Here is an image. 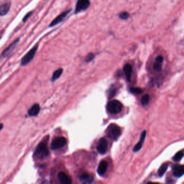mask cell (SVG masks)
<instances>
[{
	"label": "cell",
	"instance_id": "6da1fadb",
	"mask_svg": "<svg viewBox=\"0 0 184 184\" xmlns=\"http://www.w3.org/2000/svg\"><path fill=\"white\" fill-rule=\"evenodd\" d=\"M106 134L108 137L116 141L122 134V130L120 126L115 124H111L107 127Z\"/></svg>",
	"mask_w": 184,
	"mask_h": 184
},
{
	"label": "cell",
	"instance_id": "7a4b0ae2",
	"mask_svg": "<svg viewBox=\"0 0 184 184\" xmlns=\"http://www.w3.org/2000/svg\"><path fill=\"white\" fill-rule=\"evenodd\" d=\"M38 48V44H36L21 59V65L25 66L28 64L33 59L37 52Z\"/></svg>",
	"mask_w": 184,
	"mask_h": 184
},
{
	"label": "cell",
	"instance_id": "3957f363",
	"mask_svg": "<svg viewBox=\"0 0 184 184\" xmlns=\"http://www.w3.org/2000/svg\"><path fill=\"white\" fill-rule=\"evenodd\" d=\"M49 150L46 145L44 143H41L37 146L35 152V156L37 159H44L48 156Z\"/></svg>",
	"mask_w": 184,
	"mask_h": 184
},
{
	"label": "cell",
	"instance_id": "277c9868",
	"mask_svg": "<svg viewBox=\"0 0 184 184\" xmlns=\"http://www.w3.org/2000/svg\"><path fill=\"white\" fill-rule=\"evenodd\" d=\"M123 109V104L118 100H113L110 101L107 105L108 111L111 114H119Z\"/></svg>",
	"mask_w": 184,
	"mask_h": 184
},
{
	"label": "cell",
	"instance_id": "5b68a950",
	"mask_svg": "<svg viewBox=\"0 0 184 184\" xmlns=\"http://www.w3.org/2000/svg\"><path fill=\"white\" fill-rule=\"evenodd\" d=\"M67 143V139L63 137H58L52 141L51 148L53 150H58L64 147Z\"/></svg>",
	"mask_w": 184,
	"mask_h": 184
},
{
	"label": "cell",
	"instance_id": "8992f818",
	"mask_svg": "<svg viewBox=\"0 0 184 184\" xmlns=\"http://www.w3.org/2000/svg\"><path fill=\"white\" fill-rule=\"evenodd\" d=\"M90 5V0H77L75 7V13L77 14L79 12L86 10L88 9Z\"/></svg>",
	"mask_w": 184,
	"mask_h": 184
},
{
	"label": "cell",
	"instance_id": "52a82bcc",
	"mask_svg": "<svg viewBox=\"0 0 184 184\" xmlns=\"http://www.w3.org/2000/svg\"><path fill=\"white\" fill-rule=\"evenodd\" d=\"M71 12V9H69L66 10L64 12H62L61 14H59L56 17L55 19L52 20L51 22L50 23V24L49 25V27L50 28L54 27L56 25H58L60 23H61L65 19H66L67 16L70 14Z\"/></svg>",
	"mask_w": 184,
	"mask_h": 184
},
{
	"label": "cell",
	"instance_id": "ba28073f",
	"mask_svg": "<svg viewBox=\"0 0 184 184\" xmlns=\"http://www.w3.org/2000/svg\"><path fill=\"white\" fill-rule=\"evenodd\" d=\"M20 41V38H18L14 40L12 43L10 44L9 46H7L6 49H4L2 53V57L3 58H7L11 54L12 51L15 49L16 46H18Z\"/></svg>",
	"mask_w": 184,
	"mask_h": 184
},
{
	"label": "cell",
	"instance_id": "9c48e42d",
	"mask_svg": "<svg viewBox=\"0 0 184 184\" xmlns=\"http://www.w3.org/2000/svg\"><path fill=\"white\" fill-rule=\"evenodd\" d=\"M108 143L105 138H101L98 141L97 146V150L101 154H104L107 149Z\"/></svg>",
	"mask_w": 184,
	"mask_h": 184
},
{
	"label": "cell",
	"instance_id": "30bf717a",
	"mask_svg": "<svg viewBox=\"0 0 184 184\" xmlns=\"http://www.w3.org/2000/svg\"><path fill=\"white\" fill-rule=\"evenodd\" d=\"M173 175L176 178H180L184 173V166L181 165H175L172 167Z\"/></svg>",
	"mask_w": 184,
	"mask_h": 184
},
{
	"label": "cell",
	"instance_id": "8fae6325",
	"mask_svg": "<svg viewBox=\"0 0 184 184\" xmlns=\"http://www.w3.org/2000/svg\"><path fill=\"white\" fill-rule=\"evenodd\" d=\"M164 61V57L163 56L159 55L156 57L155 61L154 62V69L156 72H160L162 70V64Z\"/></svg>",
	"mask_w": 184,
	"mask_h": 184
},
{
	"label": "cell",
	"instance_id": "7c38bea8",
	"mask_svg": "<svg viewBox=\"0 0 184 184\" xmlns=\"http://www.w3.org/2000/svg\"><path fill=\"white\" fill-rule=\"evenodd\" d=\"M11 7V2L8 1L0 5V16H4L7 15Z\"/></svg>",
	"mask_w": 184,
	"mask_h": 184
},
{
	"label": "cell",
	"instance_id": "4fadbf2b",
	"mask_svg": "<svg viewBox=\"0 0 184 184\" xmlns=\"http://www.w3.org/2000/svg\"><path fill=\"white\" fill-rule=\"evenodd\" d=\"M146 131L144 130L141 133L139 141L137 144L135 145V147L133 148V151L134 152H138L139 151L141 150L142 146H143V145L144 143L145 139L146 138Z\"/></svg>",
	"mask_w": 184,
	"mask_h": 184
},
{
	"label": "cell",
	"instance_id": "5bb4252c",
	"mask_svg": "<svg viewBox=\"0 0 184 184\" xmlns=\"http://www.w3.org/2000/svg\"><path fill=\"white\" fill-rule=\"evenodd\" d=\"M58 178L62 184H70L72 183L70 178L64 172H59L58 173Z\"/></svg>",
	"mask_w": 184,
	"mask_h": 184
},
{
	"label": "cell",
	"instance_id": "9a60e30c",
	"mask_svg": "<svg viewBox=\"0 0 184 184\" xmlns=\"http://www.w3.org/2000/svg\"><path fill=\"white\" fill-rule=\"evenodd\" d=\"M107 169V163L104 160H102L99 163L97 169V173L98 175L100 176H103L105 173Z\"/></svg>",
	"mask_w": 184,
	"mask_h": 184
},
{
	"label": "cell",
	"instance_id": "2e32d148",
	"mask_svg": "<svg viewBox=\"0 0 184 184\" xmlns=\"http://www.w3.org/2000/svg\"><path fill=\"white\" fill-rule=\"evenodd\" d=\"M80 180L83 183L90 184L93 181V177L88 173H83L80 176Z\"/></svg>",
	"mask_w": 184,
	"mask_h": 184
},
{
	"label": "cell",
	"instance_id": "e0dca14e",
	"mask_svg": "<svg viewBox=\"0 0 184 184\" xmlns=\"http://www.w3.org/2000/svg\"><path fill=\"white\" fill-rule=\"evenodd\" d=\"M123 71L124 74L126 76V80L127 82H130L131 80V74L132 72V67L131 64H126L123 67Z\"/></svg>",
	"mask_w": 184,
	"mask_h": 184
},
{
	"label": "cell",
	"instance_id": "ac0fdd59",
	"mask_svg": "<svg viewBox=\"0 0 184 184\" xmlns=\"http://www.w3.org/2000/svg\"><path fill=\"white\" fill-rule=\"evenodd\" d=\"M40 110V106L39 104H35L33 105L30 109L28 110V114L30 116L34 117L37 116L39 114Z\"/></svg>",
	"mask_w": 184,
	"mask_h": 184
},
{
	"label": "cell",
	"instance_id": "d6986e66",
	"mask_svg": "<svg viewBox=\"0 0 184 184\" xmlns=\"http://www.w3.org/2000/svg\"><path fill=\"white\" fill-rule=\"evenodd\" d=\"M63 70L62 68H59L56 70L52 74L51 80L52 82H55L56 80H58V78L61 77L62 74L63 73Z\"/></svg>",
	"mask_w": 184,
	"mask_h": 184
},
{
	"label": "cell",
	"instance_id": "ffe728a7",
	"mask_svg": "<svg viewBox=\"0 0 184 184\" xmlns=\"http://www.w3.org/2000/svg\"><path fill=\"white\" fill-rule=\"evenodd\" d=\"M168 166H169V164L166 163L163 164V165L160 167L159 169L158 170V175H159L160 177H162L163 175L165 174L166 171L168 168Z\"/></svg>",
	"mask_w": 184,
	"mask_h": 184
},
{
	"label": "cell",
	"instance_id": "44dd1931",
	"mask_svg": "<svg viewBox=\"0 0 184 184\" xmlns=\"http://www.w3.org/2000/svg\"><path fill=\"white\" fill-rule=\"evenodd\" d=\"M150 101V96L146 94L142 97L141 99V105L143 106H146L149 103Z\"/></svg>",
	"mask_w": 184,
	"mask_h": 184
},
{
	"label": "cell",
	"instance_id": "7402d4cb",
	"mask_svg": "<svg viewBox=\"0 0 184 184\" xmlns=\"http://www.w3.org/2000/svg\"><path fill=\"white\" fill-rule=\"evenodd\" d=\"M184 156V154L183 151H179L178 153L175 154V156L173 157V160L175 162H179Z\"/></svg>",
	"mask_w": 184,
	"mask_h": 184
},
{
	"label": "cell",
	"instance_id": "603a6c76",
	"mask_svg": "<svg viewBox=\"0 0 184 184\" xmlns=\"http://www.w3.org/2000/svg\"><path fill=\"white\" fill-rule=\"evenodd\" d=\"M130 92L132 93L133 94H141L142 92H143V89L140 88H130Z\"/></svg>",
	"mask_w": 184,
	"mask_h": 184
},
{
	"label": "cell",
	"instance_id": "cb8c5ba5",
	"mask_svg": "<svg viewBox=\"0 0 184 184\" xmlns=\"http://www.w3.org/2000/svg\"><path fill=\"white\" fill-rule=\"evenodd\" d=\"M129 16H130V14L129 12H120L118 14V17L122 20H126L127 19H128Z\"/></svg>",
	"mask_w": 184,
	"mask_h": 184
},
{
	"label": "cell",
	"instance_id": "d4e9b609",
	"mask_svg": "<svg viewBox=\"0 0 184 184\" xmlns=\"http://www.w3.org/2000/svg\"><path fill=\"white\" fill-rule=\"evenodd\" d=\"M95 54L93 53H90L88 55L86 56V58L85 59V61L86 63H89L92 61L95 58Z\"/></svg>",
	"mask_w": 184,
	"mask_h": 184
},
{
	"label": "cell",
	"instance_id": "484cf974",
	"mask_svg": "<svg viewBox=\"0 0 184 184\" xmlns=\"http://www.w3.org/2000/svg\"><path fill=\"white\" fill-rule=\"evenodd\" d=\"M33 12V11H31V12H28V13L24 16V17L23 18L22 21L23 22H25L27 21L28 19H29V17H30L32 15Z\"/></svg>",
	"mask_w": 184,
	"mask_h": 184
},
{
	"label": "cell",
	"instance_id": "4316f807",
	"mask_svg": "<svg viewBox=\"0 0 184 184\" xmlns=\"http://www.w3.org/2000/svg\"><path fill=\"white\" fill-rule=\"evenodd\" d=\"M3 125L2 124H0V131L3 129Z\"/></svg>",
	"mask_w": 184,
	"mask_h": 184
},
{
	"label": "cell",
	"instance_id": "83f0119b",
	"mask_svg": "<svg viewBox=\"0 0 184 184\" xmlns=\"http://www.w3.org/2000/svg\"><path fill=\"white\" fill-rule=\"evenodd\" d=\"M1 37H0V40H1Z\"/></svg>",
	"mask_w": 184,
	"mask_h": 184
}]
</instances>
